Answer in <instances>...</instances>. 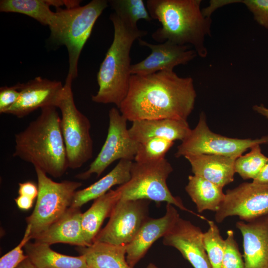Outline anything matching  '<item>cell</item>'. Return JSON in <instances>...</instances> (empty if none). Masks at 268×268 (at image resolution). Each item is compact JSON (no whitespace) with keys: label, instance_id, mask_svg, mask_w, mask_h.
<instances>
[{"label":"cell","instance_id":"obj_19","mask_svg":"<svg viewBox=\"0 0 268 268\" xmlns=\"http://www.w3.org/2000/svg\"><path fill=\"white\" fill-rule=\"evenodd\" d=\"M82 215L80 208L70 206L59 219L33 239L50 246L64 243L77 247L89 246L83 235Z\"/></svg>","mask_w":268,"mask_h":268},{"label":"cell","instance_id":"obj_37","mask_svg":"<svg viewBox=\"0 0 268 268\" xmlns=\"http://www.w3.org/2000/svg\"><path fill=\"white\" fill-rule=\"evenodd\" d=\"M252 182L257 184H268V160L258 176Z\"/></svg>","mask_w":268,"mask_h":268},{"label":"cell","instance_id":"obj_21","mask_svg":"<svg viewBox=\"0 0 268 268\" xmlns=\"http://www.w3.org/2000/svg\"><path fill=\"white\" fill-rule=\"evenodd\" d=\"M191 164L194 175L220 187L232 183L236 173V158L211 154H190L184 156Z\"/></svg>","mask_w":268,"mask_h":268},{"label":"cell","instance_id":"obj_39","mask_svg":"<svg viewBox=\"0 0 268 268\" xmlns=\"http://www.w3.org/2000/svg\"><path fill=\"white\" fill-rule=\"evenodd\" d=\"M15 268H37L27 258Z\"/></svg>","mask_w":268,"mask_h":268},{"label":"cell","instance_id":"obj_16","mask_svg":"<svg viewBox=\"0 0 268 268\" xmlns=\"http://www.w3.org/2000/svg\"><path fill=\"white\" fill-rule=\"evenodd\" d=\"M167 203L165 214L159 218H148L143 224L134 239L127 245L126 260L134 268L144 257L152 245L163 237L173 227L180 217L174 206Z\"/></svg>","mask_w":268,"mask_h":268},{"label":"cell","instance_id":"obj_23","mask_svg":"<svg viewBox=\"0 0 268 268\" xmlns=\"http://www.w3.org/2000/svg\"><path fill=\"white\" fill-rule=\"evenodd\" d=\"M121 194L117 188L95 200L91 207L82 213L81 226L85 241L89 246L92 244L104 220L109 217Z\"/></svg>","mask_w":268,"mask_h":268},{"label":"cell","instance_id":"obj_3","mask_svg":"<svg viewBox=\"0 0 268 268\" xmlns=\"http://www.w3.org/2000/svg\"><path fill=\"white\" fill-rule=\"evenodd\" d=\"M201 0H147L146 5L152 19L161 27L152 34L155 41H168L192 46L198 56L207 55L205 38L211 35V17L203 14Z\"/></svg>","mask_w":268,"mask_h":268},{"label":"cell","instance_id":"obj_40","mask_svg":"<svg viewBox=\"0 0 268 268\" xmlns=\"http://www.w3.org/2000/svg\"><path fill=\"white\" fill-rule=\"evenodd\" d=\"M146 268H158L154 264L152 263H150L146 267Z\"/></svg>","mask_w":268,"mask_h":268},{"label":"cell","instance_id":"obj_8","mask_svg":"<svg viewBox=\"0 0 268 268\" xmlns=\"http://www.w3.org/2000/svg\"><path fill=\"white\" fill-rule=\"evenodd\" d=\"M268 143V135L241 139L224 136L208 128L205 113L201 112L196 127L177 147L176 158L190 154H211L237 158L256 144Z\"/></svg>","mask_w":268,"mask_h":268},{"label":"cell","instance_id":"obj_1","mask_svg":"<svg viewBox=\"0 0 268 268\" xmlns=\"http://www.w3.org/2000/svg\"><path fill=\"white\" fill-rule=\"evenodd\" d=\"M196 97L193 78L180 77L173 70L132 74L127 95L119 109L132 122L160 119L187 121Z\"/></svg>","mask_w":268,"mask_h":268},{"label":"cell","instance_id":"obj_2","mask_svg":"<svg viewBox=\"0 0 268 268\" xmlns=\"http://www.w3.org/2000/svg\"><path fill=\"white\" fill-rule=\"evenodd\" d=\"M57 108L41 109L35 120L15 134L13 156L31 163L54 178H60L68 168V164Z\"/></svg>","mask_w":268,"mask_h":268},{"label":"cell","instance_id":"obj_9","mask_svg":"<svg viewBox=\"0 0 268 268\" xmlns=\"http://www.w3.org/2000/svg\"><path fill=\"white\" fill-rule=\"evenodd\" d=\"M108 115L109 127L105 142L88 169L76 175L77 179L85 180L93 174L98 177L118 159L134 160L138 143L130 134L128 120L115 107L109 110Z\"/></svg>","mask_w":268,"mask_h":268},{"label":"cell","instance_id":"obj_6","mask_svg":"<svg viewBox=\"0 0 268 268\" xmlns=\"http://www.w3.org/2000/svg\"><path fill=\"white\" fill-rule=\"evenodd\" d=\"M72 80V77L67 75L58 108L61 113V128L68 168L75 169L92 158L93 140L90 133V121L75 105L71 88Z\"/></svg>","mask_w":268,"mask_h":268},{"label":"cell","instance_id":"obj_29","mask_svg":"<svg viewBox=\"0 0 268 268\" xmlns=\"http://www.w3.org/2000/svg\"><path fill=\"white\" fill-rule=\"evenodd\" d=\"M208 228L203 233V242L212 268H221L225 241L215 222L207 220Z\"/></svg>","mask_w":268,"mask_h":268},{"label":"cell","instance_id":"obj_12","mask_svg":"<svg viewBox=\"0 0 268 268\" xmlns=\"http://www.w3.org/2000/svg\"><path fill=\"white\" fill-rule=\"evenodd\" d=\"M268 212V184L244 182L227 190L214 219L220 223L229 216H237L247 221Z\"/></svg>","mask_w":268,"mask_h":268},{"label":"cell","instance_id":"obj_22","mask_svg":"<svg viewBox=\"0 0 268 268\" xmlns=\"http://www.w3.org/2000/svg\"><path fill=\"white\" fill-rule=\"evenodd\" d=\"M133 162L132 160H120L116 166L105 176L88 187L77 190L74 196L71 206L80 208L88 201L105 194L113 186L126 183L131 178V169Z\"/></svg>","mask_w":268,"mask_h":268},{"label":"cell","instance_id":"obj_17","mask_svg":"<svg viewBox=\"0 0 268 268\" xmlns=\"http://www.w3.org/2000/svg\"><path fill=\"white\" fill-rule=\"evenodd\" d=\"M236 227L243 237L245 268H268V212Z\"/></svg>","mask_w":268,"mask_h":268},{"label":"cell","instance_id":"obj_10","mask_svg":"<svg viewBox=\"0 0 268 268\" xmlns=\"http://www.w3.org/2000/svg\"><path fill=\"white\" fill-rule=\"evenodd\" d=\"M108 4V1L106 0H92L83 6L67 8V24L57 43L65 45L67 50V74L73 79L78 75V63L82 50L91 35L95 23Z\"/></svg>","mask_w":268,"mask_h":268},{"label":"cell","instance_id":"obj_7","mask_svg":"<svg viewBox=\"0 0 268 268\" xmlns=\"http://www.w3.org/2000/svg\"><path fill=\"white\" fill-rule=\"evenodd\" d=\"M38 194L34 209L26 218L27 225L31 227V238L45 231L59 219L71 206L80 182L65 180L57 182L50 178L43 171L34 167Z\"/></svg>","mask_w":268,"mask_h":268},{"label":"cell","instance_id":"obj_28","mask_svg":"<svg viewBox=\"0 0 268 268\" xmlns=\"http://www.w3.org/2000/svg\"><path fill=\"white\" fill-rule=\"evenodd\" d=\"M108 3L114 13L133 26H137V21L141 19L153 20L143 0H110Z\"/></svg>","mask_w":268,"mask_h":268},{"label":"cell","instance_id":"obj_38","mask_svg":"<svg viewBox=\"0 0 268 268\" xmlns=\"http://www.w3.org/2000/svg\"><path fill=\"white\" fill-rule=\"evenodd\" d=\"M253 109L257 113L268 119V108L263 104L255 105L253 106Z\"/></svg>","mask_w":268,"mask_h":268},{"label":"cell","instance_id":"obj_11","mask_svg":"<svg viewBox=\"0 0 268 268\" xmlns=\"http://www.w3.org/2000/svg\"><path fill=\"white\" fill-rule=\"evenodd\" d=\"M149 202L147 200L120 199L113 208L107 224L100 230L94 242L116 245L129 244L149 218Z\"/></svg>","mask_w":268,"mask_h":268},{"label":"cell","instance_id":"obj_25","mask_svg":"<svg viewBox=\"0 0 268 268\" xmlns=\"http://www.w3.org/2000/svg\"><path fill=\"white\" fill-rule=\"evenodd\" d=\"M76 249L85 256L88 268H132L126 260L127 245L94 242Z\"/></svg>","mask_w":268,"mask_h":268},{"label":"cell","instance_id":"obj_36","mask_svg":"<svg viewBox=\"0 0 268 268\" xmlns=\"http://www.w3.org/2000/svg\"><path fill=\"white\" fill-rule=\"evenodd\" d=\"M14 201L19 209L26 210L32 207L34 200L26 196L19 195Z\"/></svg>","mask_w":268,"mask_h":268},{"label":"cell","instance_id":"obj_33","mask_svg":"<svg viewBox=\"0 0 268 268\" xmlns=\"http://www.w3.org/2000/svg\"><path fill=\"white\" fill-rule=\"evenodd\" d=\"M229 4L241 3L251 12L260 26L268 29V0H229Z\"/></svg>","mask_w":268,"mask_h":268},{"label":"cell","instance_id":"obj_14","mask_svg":"<svg viewBox=\"0 0 268 268\" xmlns=\"http://www.w3.org/2000/svg\"><path fill=\"white\" fill-rule=\"evenodd\" d=\"M138 43L140 46L149 48L151 52L142 61L132 65V75H146L160 71L173 70L175 67L186 65L198 56L195 50L188 46L168 41L153 44L140 38Z\"/></svg>","mask_w":268,"mask_h":268},{"label":"cell","instance_id":"obj_35","mask_svg":"<svg viewBox=\"0 0 268 268\" xmlns=\"http://www.w3.org/2000/svg\"><path fill=\"white\" fill-rule=\"evenodd\" d=\"M18 194L35 200L38 196V188L34 183L27 181L19 183Z\"/></svg>","mask_w":268,"mask_h":268},{"label":"cell","instance_id":"obj_15","mask_svg":"<svg viewBox=\"0 0 268 268\" xmlns=\"http://www.w3.org/2000/svg\"><path fill=\"white\" fill-rule=\"evenodd\" d=\"M201 228L180 217L163 237V243L175 248L194 268H212L203 242Z\"/></svg>","mask_w":268,"mask_h":268},{"label":"cell","instance_id":"obj_27","mask_svg":"<svg viewBox=\"0 0 268 268\" xmlns=\"http://www.w3.org/2000/svg\"><path fill=\"white\" fill-rule=\"evenodd\" d=\"M250 149L249 152L239 156L235 161V172L244 180L255 179L268 160L262 153L260 144L255 145Z\"/></svg>","mask_w":268,"mask_h":268},{"label":"cell","instance_id":"obj_24","mask_svg":"<svg viewBox=\"0 0 268 268\" xmlns=\"http://www.w3.org/2000/svg\"><path fill=\"white\" fill-rule=\"evenodd\" d=\"M23 249L37 268H88L84 255L70 256L61 254L47 244L29 241Z\"/></svg>","mask_w":268,"mask_h":268},{"label":"cell","instance_id":"obj_31","mask_svg":"<svg viewBox=\"0 0 268 268\" xmlns=\"http://www.w3.org/2000/svg\"><path fill=\"white\" fill-rule=\"evenodd\" d=\"M225 247L221 268H245L244 261L240 252L232 230L227 231Z\"/></svg>","mask_w":268,"mask_h":268},{"label":"cell","instance_id":"obj_18","mask_svg":"<svg viewBox=\"0 0 268 268\" xmlns=\"http://www.w3.org/2000/svg\"><path fill=\"white\" fill-rule=\"evenodd\" d=\"M0 11L14 12L27 15L48 26L50 38L57 43L61 37L68 20L67 9H57L52 11L46 0H1Z\"/></svg>","mask_w":268,"mask_h":268},{"label":"cell","instance_id":"obj_4","mask_svg":"<svg viewBox=\"0 0 268 268\" xmlns=\"http://www.w3.org/2000/svg\"><path fill=\"white\" fill-rule=\"evenodd\" d=\"M109 18L114 38L97 72L98 90L91 99L97 103L114 104L119 109L127 95L132 75L131 48L135 40L147 32L128 23L114 12Z\"/></svg>","mask_w":268,"mask_h":268},{"label":"cell","instance_id":"obj_5","mask_svg":"<svg viewBox=\"0 0 268 268\" xmlns=\"http://www.w3.org/2000/svg\"><path fill=\"white\" fill-rule=\"evenodd\" d=\"M173 171L172 165L165 158L145 162H133L130 179L118 187L121 194V199L166 202L207 220L203 216L187 208L179 197L172 194L168 187L167 179Z\"/></svg>","mask_w":268,"mask_h":268},{"label":"cell","instance_id":"obj_30","mask_svg":"<svg viewBox=\"0 0 268 268\" xmlns=\"http://www.w3.org/2000/svg\"><path fill=\"white\" fill-rule=\"evenodd\" d=\"M174 142L161 138H152L138 143L134 161L145 162L165 158Z\"/></svg>","mask_w":268,"mask_h":268},{"label":"cell","instance_id":"obj_26","mask_svg":"<svg viewBox=\"0 0 268 268\" xmlns=\"http://www.w3.org/2000/svg\"><path fill=\"white\" fill-rule=\"evenodd\" d=\"M185 191L195 203L200 213L205 210L215 212L219 208L225 196L223 188L194 175L189 176Z\"/></svg>","mask_w":268,"mask_h":268},{"label":"cell","instance_id":"obj_32","mask_svg":"<svg viewBox=\"0 0 268 268\" xmlns=\"http://www.w3.org/2000/svg\"><path fill=\"white\" fill-rule=\"evenodd\" d=\"M31 227L27 225L20 242L0 259V268H15L28 258L23 252L24 246L31 238Z\"/></svg>","mask_w":268,"mask_h":268},{"label":"cell","instance_id":"obj_13","mask_svg":"<svg viewBox=\"0 0 268 268\" xmlns=\"http://www.w3.org/2000/svg\"><path fill=\"white\" fill-rule=\"evenodd\" d=\"M17 84L19 97L4 114L22 118L39 108L50 106L58 108L64 89L60 81L38 76L26 83Z\"/></svg>","mask_w":268,"mask_h":268},{"label":"cell","instance_id":"obj_34","mask_svg":"<svg viewBox=\"0 0 268 268\" xmlns=\"http://www.w3.org/2000/svg\"><path fill=\"white\" fill-rule=\"evenodd\" d=\"M20 96L18 84L11 86L0 88V113L5 112L14 105Z\"/></svg>","mask_w":268,"mask_h":268},{"label":"cell","instance_id":"obj_20","mask_svg":"<svg viewBox=\"0 0 268 268\" xmlns=\"http://www.w3.org/2000/svg\"><path fill=\"white\" fill-rule=\"evenodd\" d=\"M191 130L187 120L160 119L134 121L129 132L132 138L139 143L152 138L182 141Z\"/></svg>","mask_w":268,"mask_h":268}]
</instances>
